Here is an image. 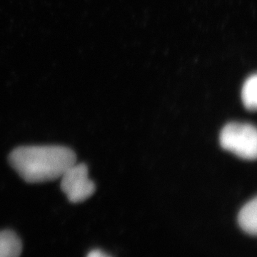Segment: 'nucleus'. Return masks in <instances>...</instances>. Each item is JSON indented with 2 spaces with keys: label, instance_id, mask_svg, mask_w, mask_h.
I'll use <instances>...</instances> for the list:
<instances>
[{
  "label": "nucleus",
  "instance_id": "7ed1b4c3",
  "mask_svg": "<svg viewBox=\"0 0 257 257\" xmlns=\"http://www.w3.org/2000/svg\"><path fill=\"white\" fill-rule=\"evenodd\" d=\"M87 165L75 162L61 176V189L69 202H84L95 192V184L89 179Z\"/></svg>",
  "mask_w": 257,
  "mask_h": 257
},
{
  "label": "nucleus",
  "instance_id": "20e7f679",
  "mask_svg": "<svg viewBox=\"0 0 257 257\" xmlns=\"http://www.w3.org/2000/svg\"><path fill=\"white\" fill-rule=\"evenodd\" d=\"M238 222L241 229L248 234L256 235L257 231L256 198L246 203L239 213Z\"/></svg>",
  "mask_w": 257,
  "mask_h": 257
},
{
  "label": "nucleus",
  "instance_id": "0eeeda50",
  "mask_svg": "<svg viewBox=\"0 0 257 257\" xmlns=\"http://www.w3.org/2000/svg\"><path fill=\"white\" fill-rule=\"evenodd\" d=\"M87 257H111L106 253L103 252V251H99V250H93L88 253Z\"/></svg>",
  "mask_w": 257,
  "mask_h": 257
},
{
  "label": "nucleus",
  "instance_id": "f03ea898",
  "mask_svg": "<svg viewBox=\"0 0 257 257\" xmlns=\"http://www.w3.org/2000/svg\"><path fill=\"white\" fill-rule=\"evenodd\" d=\"M219 142L223 149L243 160H256L257 132L253 125L229 123L221 130Z\"/></svg>",
  "mask_w": 257,
  "mask_h": 257
},
{
  "label": "nucleus",
  "instance_id": "f257e3e1",
  "mask_svg": "<svg viewBox=\"0 0 257 257\" xmlns=\"http://www.w3.org/2000/svg\"><path fill=\"white\" fill-rule=\"evenodd\" d=\"M8 160L25 182L37 184L60 179L77 157L71 149L59 145L23 146L15 149Z\"/></svg>",
  "mask_w": 257,
  "mask_h": 257
},
{
  "label": "nucleus",
  "instance_id": "423d86ee",
  "mask_svg": "<svg viewBox=\"0 0 257 257\" xmlns=\"http://www.w3.org/2000/svg\"><path fill=\"white\" fill-rule=\"evenodd\" d=\"M243 105L248 110L255 111L257 106V78L256 74L250 76L243 84L241 90Z\"/></svg>",
  "mask_w": 257,
  "mask_h": 257
},
{
  "label": "nucleus",
  "instance_id": "39448f33",
  "mask_svg": "<svg viewBox=\"0 0 257 257\" xmlns=\"http://www.w3.org/2000/svg\"><path fill=\"white\" fill-rule=\"evenodd\" d=\"M23 250L21 240L10 230L0 231V257H19Z\"/></svg>",
  "mask_w": 257,
  "mask_h": 257
}]
</instances>
